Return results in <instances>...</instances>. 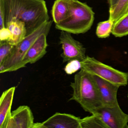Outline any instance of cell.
I'll return each mask as SVG.
<instances>
[{
    "instance_id": "obj_6",
    "label": "cell",
    "mask_w": 128,
    "mask_h": 128,
    "mask_svg": "<svg viewBox=\"0 0 128 128\" xmlns=\"http://www.w3.org/2000/svg\"><path fill=\"white\" fill-rule=\"evenodd\" d=\"M72 34L61 30L59 39L63 52L60 54L64 63L72 60L82 62L86 58V48L72 37Z\"/></svg>"
},
{
    "instance_id": "obj_9",
    "label": "cell",
    "mask_w": 128,
    "mask_h": 128,
    "mask_svg": "<svg viewBox=\"0 0 128 128\" xmlns=\"http://www.w3.org/2000/svg\"><path fill=\"white\" fill-rule=\"evenodd\" d=\"M35 123L30 108L21 106L11 112L6 128H34Z\"/></svg>"
},
{
    "instance_id": "obj_18",
    "label": "cell",
    "mask_w": 128,
    "mask_h": 128,
    "mask_svg": "<svg viewBox=\"0 0 128 128\" xmlns=\"http://www.w3.org/2000/svg\"><path fill=\"white\" fill-rule=\"evenodd\" d=\"M114 24V22L110 19L100 22L96 28V36L100 38L108 37L112 32Z\"/></svg>"
},
{
    "instance_id": "obj_19",
    "label": "cell",
    "mask_w": 128,
    "mask_h": 128,
    "mask_svg": "<svg viewBox=\"0 0 128 128\" xmlns=\"http://www.w3.org/2000/svg\"><path fill=\"white\" fill-rule=\"evenodd\" d=\"M14 46L10 44L8 41L0 42V64L9 55Z\"/></svg>"
},
{
    "instance_id": "obj_2",
    "label": "cell",
    "mask_w": 128,
    "mask_h": 128,
    "mask_svg": "<svg viewBox=\"0 0 128 128\" xmlns=\"http://www.w3.org/2000/svg\"><path fill=\"white\" fill-rule=\"evenodd\" d=\"M70 86L73 93L69 100L77 102L85 111L93 114L96 109L103 106L96 81L92 75L86 71L80 69L76 73Z\"/></svg>"
},
{
    "instance_id": "obj_3",
    "label": "cell",
    "mask_w": 128,
    "mask_h": 128,
    "mask_svg": "<svg viewBox=\"0 0 128 128\" xmlns=\"http://www.w3.org/2000/svg\"><path fill=\"white\" fill-rule=\"evenodd\" d=\"M69 8L67 18L55 24V28L74 34L87 32L91 28L94 19L92 8L78 0H69Z\"/></svg>"
},
{
    "instance_id": "obj_16",
    "label": "cell",
    "mask_w": 128,
    "mask_h": 128,
    "mask_svg": "<svg viewBox=\"0 0 128 128\" xmlns=\"http://www.w3.org/2000/svg\"><path fill=\"white\" fill-rule=\"evenodd\" d=\"M128 12V0H119L114 7L109 10V19L114 23Z\"/></svg>"
},
{
    "instance_id": "obj_1",
    "label": "cell",
    "mask_w": 128,
    "mask_h": 128,
    "mask_svg": "<svg viewBox=\"0 0 128 128\" xmlns=\"http://www.w3.org/2000/svg\"><path fill=\"white\" fill-rule=\"evenodd\" d=\"M0 10L4 15L5 26L12 19L21 21L26 25L27 36L49 21L44 0H0Z\"/></svg>"
},
{
    "instance_id": "obj_23",
    "label": "cell",
    "mask_w": 128,
    "mask_h": 128,
    "mask_svg": "<svg viewBox=\"0 0 128 128\" xmlns=\"http://www.w3.org/2000/svg\"><path fill=\"white\" fill-rule=\"evenodd\" d=\"M127 97H128V96H127Z\"/></svg>"
},
{
    "instance_id": "obj_15",
    "label": "cell",
    "mask_w": 128,
    "mask_h": 128,
    "mask_svg": "<svg viewBox=\"0 0 128 128\" xmlns=\"http://www.w3.org/2000/svg\"><path fill=\"white\" fill-rule=\"evenodd\" d=\"M112 33L116 37L128 35V12L114 23Z\"/></svg>"
},
{
    "instance_id": "obj_12",
    "label": "cell",
    "mask_w": 128,
    "mask_h": 128,
    "mask_svg": "<svg viewBox=\"0 0 128 128\" xmlns=\"http://www.w3.org/2000/svg\"><path fill=\"white\" fill-rule=\"evenodd\" d=\"M15 87L5 90L0 98V128H6L11 114V108L15 91Z\"/></svg>"
},
{
    "instance_id": "obj_17",
    "label": "cell",
    "mask_w": 128,
    "mask_h": 128,
    "mask_svg": "<svg viewBox=\"0 0 128 128\" xmlns=\"http://www.w3.org/2000/svg\"><path fill=\"white\" fill-rule=\"evenodd\" d=\"M80 126L81 128H108L98 116L94 114L81 119Z\"/></svg>"
},
{
    "instance_id": "obj_11",
    "label": "cell",
    "mask_w": 128,
    "mask_h": 128,
    "mask_svg": "<svg viewBox=\"0 0 128 128\" xmlns=\"http://www.w3.org/2000/svg\"><path fill=\"white\" fill-rule=\"evenodd\" d=\"M48 35L47 33L42 34L31 46L23 60V64L25 66L28 64L36 62L46 54L48 46L47 41Z\"/></svg>"
},
{
    "instance_id": "obj_22",
    "label": "cell",
    "mask_w": 128,
    "mask_h": 128,
    "mask_svg": "<svg viewBox=\"0 0 128 128\" xmlns=\"http://www.w3.org/2000/svg\"><path fill=\"white\" fill-rule=\"evenodd\" d=\"M118 0H108L109 5V10H111L114 7V6L117 3Z\"/></svg>"
},
{
    "instance_id": "obj_5",
    "label": "cell",
    "mask_w": 128,
    "mask_h": 128,
    "mask_svg": "<svg viewBox=\"0 0 128 128\" xmlns=\"http://www.w3.org/2000/svg\"><path fill=\"white\" fill-rule=\"evenodd\" d=\"M81 68L90 74L96 76L113 84L126 86L128 83V72L119 71L102 63L94 57L87 56L80 62Z\"/></svg>"
},
{
    "instance_id": "obj_7",
    "label": "cell",
    "mask_w": 128,
    "mask_h": 128,
    "mask_svg": "<svg viewBox=\"0 0 128 128\" xmlns=\"http://www.w3.org/2000/svg\"><path fill=\"white\" fill-rule=\"evenodd\" d=\"M93 114L98 116L108 128H128V114L122 110L119 105L114 107L102 106Z\"/></svg>"
},
{
    "instance_id": "obj_10",
    "label": "cell",
    "mask_w": 128,
    "mask_h": 128,
    "mask_svg": "<svg viewBox=\"0 0 128 128\" xmlns=\"http://www.w3.org/2000/svg\"><path fill=\"white\" fill-rule=\"evenodd\" d=\"M97 84L103 106L114 107L119 105L117 93L120 86L92 75Z\"/></svg>"
},
{
    "instance_id": "obj_8",
    "label": "cell",
    "mask_w": 128,
    "mask_h": 128,
    "mask_svg": "<svg viewBox=\"0 0 128 128\" xmlns=\"http://www.w3.org/2000/svg\"><path fill=\"white\" fill-rule=\"evenodd\" d=\"M81 119L70 114L57 112L42 122L35 123L34 128H81Z\"/></svg>"
},
{
    "instance_id": "obj_13",
    "label": "cell",
    "mask_w": 128,
    "mask_h": 128,
    "mask_svg": "<svg viewBox=\"0 0 128 128\" xmlns=\"http://www.w3.org/2000/svg\"><path fill=\"white\" fill-rule=\"evenodd\" d=\"M11 31L12 36L8 42L16 46L22 41L27 36V30L24 22L19 20L12 19L6 25Z\"/></svg>"
},
{
    "instance_id": "obj_21",
    "label": "cell",
    "mask_w": 128,
    "mask_h": 128,
    "mask_svg": "<svg viewBox=\"0 0 128 128\" xmlns=\"http://www.w3.org/2000/svg\"><path fill=\"white\" fill-rule=\"evenodd\" d=\"M11 31L7 28L5 27L0 29V41H8L12 37Z\"/></svg>"
},
{
    "instance_id": "obj_4",
    "label": "cell",
    "mask_w": 128,
    "mask_h": 128,
    "mask_svg": "<svg viewBox=\"0 0 128 128\" xmlns=\"http://www.w3.org/2000/svg\"><path fill=\"white\" fill-rule=\"evenodd\" d=\"M52 23L51 20L44 23L15 46L9 55L0 64V73L14 72L26 67L23 60L28 50L40 35L43 33L48 34Z\"/></svg>"
},
{
    "instance_id": "obj_20",
    "label": "cell",
    "mask_w": 128,
    "mask_h": 128,
    "mask_svg": "<svg viewBox=\"0 0 128 128\" xmlns=\"http://www.w3.org/2000/svg\"><path fill=\"white\" fill-rule=\"evenodd\" d=\"M80 61L78 60H72L69 61L64 68V71L66 74L71 75L81 69Z\"/></svg>"
},
{
    "instance_id": "obj_14",
    "label": "cell",
    "mask_w": 128,
    "mask_h": 128,
    "mask_svg": "<svg viewBox=\"0 0 128 128\" xmlns=\"http://www.w3.org/2000/svg\"><path fill=\"white\" fill-rule=\"evenodd\" d=\"M69 0H55L52 10L53 21L55 24L66 19L69 13Z\"/></svg>"
}]
</instances>
